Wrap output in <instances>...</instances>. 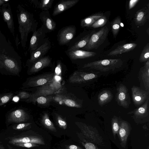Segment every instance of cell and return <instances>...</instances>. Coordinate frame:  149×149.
<instances>
[{
	"label": "cell",
	"mask_w": 149,
	"mask_h": 149,
	"mask_svg": "<svg viewBox=\"0 0 149 149\" xmlns=\"http://www.w3.org/2000/svg\"><path fill=\"white\" fill-rule=\"evenodd\" d=\"M21 59L0 29V68L13 73L18 74L20 71Z\"/></svg>",
	"instance_id": "6da1fadb"
},
{
	"label": "cell",
	"mask_w": 149,
	"mask_h": 149,
	"mask_svg": "<svg viewBox=\"0 0 149 149\" xmlns=\"http://www.w3.org/2000/svg\"><path fill=\"white\" fill-rule=\"evenodd\" d=\"M18 31L20 34V42L24 48L29 33H34L37 29L38 23L35 19L33 14L29 12L20 5H18L17 10Z\"/></svg>",
	"instance_id": "7a4b0ae2"
},
{
	"label": "cell",
	"mask_w": 149,
	"mask_h": 149,
	"mask_svg": "<svg viewBox=\"0 0 149 149\" xmlns=\"http://www.w3.org/2000/svg\"><path fill=\"white\" fill-rule=\"evenodd\" d=\"M109 31L108 28L105 26L101 28L97 32H95L91 36L87 44L82 49L87 51L97 49L106 39Z\"/></svg>",
	"instance_id": "3957f363"
},
{
	"label": "cell",
	"mask_w": 149,
	"mask_h": 149,
	"mask_svg": "<svg viewBox=\"0 0 149 149\" xmlns=\"http://www.w3.org/2000/svg\"><path fill=\"white\" fill-rule=\"evenodd\" d=\"M76 32V28L74 25H70L63 27L59 30L57 35L58 44L65 45L73 38Z\"/></svg>",
	"instance_id": "277c9868"
},
{
	"label": "cell",
	"mask_w": 149,
	"mask_h": 149,
	"mask_svg": "<svg viewBox=\"0 0 149 149\" xmlns=\"http://www.w3.org/2000/svg\"><path fill=\"white\" fill-rule=\"evenodd\" d=\"M77 124L83 134L87 139L98 145H100L103 142L102 137L95 129L86 124Z\"/></svg>",
	"instance_id": "5b68a950"
},
{
	"label": "cell",
	"mask_w": 149,
	"mask_h": 149,
	"mask_svg": "<svg viewBox=\"0 0 149 149\" xmlns=\"http://www.w3.org/2000/svg\"><path fill=\"white\" fill-rule=\"evenodd\" d=\"M47 33L42 25L33 33L28 49L29 52L35 50L43 43L46 39Z\"/></svg>",
	"instance_id": "8992f818"
},
{
	"label": "cell",
	"mask_w": 149,
	"mask_h": 149,
	"mask_svg": "<svg viewBox=\"0 0 149 149\" xmlns=\"http://www.w3.org/2000/svg\"><path fill=\"white\" fill-rule=\"evenodd\" d=\"M0 13L3 20L6 23L9 30L13 35L14 36V22L12 10L9 3H6L1 6L0 8Z\"/></svg>",
	"instance_id": "52a82bcc"
},
{
	"label": "cell",
	"mask_w": 149,
	"mask_h": 149,
	"mask_svg": "<svg viewBox=\"0 0 149 149\" xmlns=\"http://www.w3.org/2000/svg\"><path fill=\"white\" fill-rule=\"evenodd\" d=\"M122 64L120 59H107L95 61L85 64L83 68H110L119 66Z\"/></svg>",
	"instance_id": "ba28073f"
},
{
	"label": "cell",
	"mask_w": 149,
	"mask_h": 149,
	"mask_svg": "<svg viewBox=\"0 0 149 149\" xmlns=\"http://www.w3.org/2000/svg\"><path fill=\"white\" fill-rule=\"evenodd\" d=\"M51 43L48 38H47L43 43L35 50L29 52L30 58L28 59L29 62L32 63L44 56L51 48Z\"/></svg>",
	"instance_id": "9c48e42d"
},
{
	"label": "cell",
	"mask_w": 149,
	"mask_h": 149,
	"mask_svg": "<svg viewBox=\"0 0 149 149\" xmlns=\"http://www.w3.org/2000/svg\"><path fill=\"white\" fill-rule=\"evenodd\" d=\"M39 18L47 33L54 31L56 29V23L51 17L49 11L42 10L39 15Z\"/></svg>",
	"instance_id": "30bf717a"
},
{
	"label": "cell",
	"mask_w": 149,
	"mask_h": 149,
	"mask_svg": "<svg viewBox=\"0 0 149 149\" xmlns=\"http://www.w3.org/2000/svg\"><path fill=\"white\" fill-rule=\"evenodd\" d=\"M54 77L53 73L38 76L31 78L28 82V85L31 87L43 86L52 82Z\"/></svg>",
	"instance_id": "8fae6325"
},
{
	"label": "cell",
	"mask_w": 149,
	"mask_h": 149,
	"mask_svg": "<svg viewBox=\"0 0 149 149\" xmlns=\"http://www.w3.org/2000/svg\"><path fill=\"white\" fill-rule=\"evenodd\" d=\"M79 0H61L54 6L52 15L55 16L72 8L75 5Z\"/></svg>",
	"instance_id": "7c38bea8"
},
{
	"label": "cell",
	"mask_w": 149,
	"mask_h": 149,
	"mask_svg": "<svg viewBox=\"0 0 149 149\" xmlns=\"http://www.w3.org/2000/svg\"><path fill=\"white\" fill-rule=\"evenodd\" d=\"M95 32V31L93 30L78 39H76V40H75L70 45L66 51H70L82 49L87 44L91 36Z\"/></svg>",
	"instance_id": "4fadbf2b"
},
{
	"label": "cell",
	"mask_w": 149,
	"mask_h": 149,
	"mask_svg": "<svg viewBox=\"0 0 149 149\" xmlns=\"http://www.w3.org/2000/svg\"><path fill=\"white\" fill-rule=\"evenodd\" d=\"M9 143L13 145L19 143H30L39 145L45 144V141L42 138L35 136L12 137L9 141Z\"/></svg>",
	"instance_id": "5bb4252c"
},
{
	"label": "cell",
	"mask_w": 149,
	"mask_h": 149,
	"mask_svg": "<svg viewBox=\"0 0 149 149\" xmlns=\"http://www.w3.org/2000/svg\"><path fill=\"white\" fill-rule=\"evenodd\" d=\"M29 118L28 115L24 110L19 109L13 111L9 114L8 121L10 123H20L26 121Z\"/></svg>",
	"instance_id": "9a60e30c"
},
{
	"label": "cell",
	"mask_w": 149,
	"mask_h": 149,
	"mask_svg": "<svg viewBox=\"0 0 149 149\" xmlns=\"http://www.w3.org/2000/svg\"><path fill=\"white\" fill-rule=\"evenodd\" d=\"M52 58L49 56H45L32 63L29 72H37L44 68L48 66L51 63Z\"/></svg>",
	"instance_id": "2e32d148"
},
{
	"label": "cell",
	"mask_w": 149,
	"mask_h": 149,
	"mask_svg": "<svg viewBox=\"0 0 149 149\" xmlns=\"http://www.w3.org/2000/svg\"><path fill=\"white\" fill-rule=\"evenodd\" d=\"M66 54L71 59L76 60L84 58L95 56V52L78 49L70 51H65Z\"/></svg>",
	"instance_id": "e0dca14e"
},
{
	"label": "cell",
	"mask_w": 149,
	"mask_h": 149,
	"mask_svg": "<svg viewBox=\"0 0 149 149\" xmlns=\"http://www.w3.org/2000/svg\"><path fill=\"white\" fill-rule=\"evenodd\" d=\"M130 129L128 124L126 122H122L118 131L119 137L121 146L124 148L126 147L127 138L130 133Z\"/></svg>",
	"instance_id": "ac0fdd59"
},
{
	"label": "cell",
	"mask_w": 149,
	"mask_h": 149,
	"mask_svg": "<svg viewBox=\"0 0 149 149\" xmlns=\"http://www.w3.org/2000/svg\"><path fill=\"white\" fill-rule=\"evenodd\" d=\"M149 9L146 8L137 11L134 17L136 25L139 26L144 25L149 19Z\"/></svg>",
	"instance_id": "d6986e66"
},
{
	"label": "cell",
	"mask_w": 149,
	"mask_h": 149,
	"mask_svg": "<svg viewBox=\"0 0 149 149\" xmlns=\"http://www.w3.org/2000/svg\"><path fill=\"white\" fill-rule=\"evenodd\" d=\"M137 45V44L135 43H131L120 45L111 51L107 55L114 56L130 52L133 50Z\"/></svg>",
	"instance_id": "ffe728a7"
},
{
	"label": "cell",
	"mask_w": 149,
	"mask_h": 149,
	"mask_svg": "<svg viewBox=\"0 0 149 149\" xmlns=\"http://www.w3.org/2000/svg\"><path fill=\"white\" fill-rule=\"evenodd\" d=\"M51 83L39 88L34 94V96H45L54 93L57 88L54 85H51Z\"/></svg>",
	"instance_id": "44dd1931"
},
{
	"label": "cell",
	"mask_w": 149,
	"mask_h": 149,
	"mask_svg": "<svg viewBox=\"0 0 149 149\" xmlns=\"http://www.w3.org/2000/svg\"><path fill=\"white\" fill-rule=\"evenodd\" d=\"M103 15V14H95L82 19L80 25L82 27H88L91 26L98 19Z\"/></svg>",
	"instance_id": "7402d4cb"
},
{
	"label": "cell",
	"mask_w": 149,
	"mask_h": 149,
	"mask_svg": "<svg viewBox=\"0 0 149 149\" xmlns=\"http://www.w3.org/2000/svg\"><path fill=\"white\" fill-rule=\"evenodd\" d=\"M54 1V0H33L31 1L36 8L45 11L52 8Z\"/></svg>",
	"instance_id": "603a6c76"
},
{
	"label": "cell",
	"mask_w": 149,
	"mask_h": 149,
	"mask_svg": "<svg viewBox=\"0 0 149 149\" xmlns=\"http://www.w3.org/2000/svg\"><path fill=\"white\" fill-rule=\"evenodd\" d=\"M41 123L45 127L49 130L54 132L57 131L53 123L50 120L47 113H45L42 116Z\"/></svg>",
	"instance_id": "cb8c5ba5"
},
{
	"label": "cell",
	"mask_w": 149,
	"mask_h": 149,
	"mask_svg": "<svg viewBox=\"0 0 149 149\" xmlns=\"http://www.w3.org/2000/svg\"><path fill=\"white\" fill-rule=\"evenodd\" d=\"M121 20L119 16L115 18L111 23L112 31L114 38H116L120 27Z\"/></svg>",
	"instance_id": "d4e9b609"
},
{
	"label": "cell",
	"mask_w": 149,
	"mask_h": 149,
	"mask_svg": "<svg viewBox=\"0 0 149 149\" xmlns=\"http://www.w3.org/2000/svg\"><path fill=\"white\" fill-rule=\"evenodd\" d=\"M149 43H148L144 47L139 57V61L143 62L149 60Z\"/></svg>",
	"instance_id": "484cf974"
},
{
	"label": "cell",
	"mask_w": 149,
	"mask_h": 149,
	"mask_svg": "<svg viewBox=\"0 0 149 149\" xmlns=\"http://www.w3.org/2000/svg\"><path fill=\"white\" fill-rule=\"evenodd\" d=\"M107 21V19L106 17L105 16L103 15L97 20L91 26L94 28L102 27L106 24Z\"/></svg>",
	"instance_id": "4316f807"
},
{
	"label": "cell",
	"mask_w": 149,
	"mask_h": 149,
	"mask_svg": "<svg viewBox=\"0 0 149 149\" xmlns=\"http://www.w3.org/2000/svg\"><path fill=\"white\" fill-rule=\"evenodd\" d=\"M62 103L70 107L79 108L80 107V105L77 104L74 101L70 99L64 98L62 100Z\"/></svg>",
	"instance_id": "83f0119b"
},
{
	"label": "cell",
	"mask_w": 149,
	"mask_h": 149,
	"mask_svg": "<svg viewBox=\"0 0 149 149\" xmlns=\"http://www.w3.org/2000/svg\"><path fill=\"white\" fill-rule=\"evenodd\" d=\"M13 94L8 93L0 95V106L6 103L12 98Z\"/></svg>",
	"instance_id": "f1b7e54d"
},
{
	"label": "cell",
	"mask_w": 149,
	"mask_h": 149,
	"mask_svg": "<svg viewBox=\"0 0 149 149\" xmlns=\"http://www.w3.org/2000/svg\"><path fill=\"white\" fill-rule=\"evenodd\" d=\"M56 120L57 124L60 127L64 130L67 128V125L66 122L60 115L56 116Z\"/></svg>",
	"instance_id": "f546056e"
},
{
	"label": "cell",
	"mask_w": 149,
	"mask_h": 149,
	"mask_svg": "<svg viewBox=\"0 0 149 149\" xmlns=\"http://www.w3.org/2000/svg\"><path fill=\"white\" fill-rule=\"evenodd\" d=\"M13 145L18 146L27 148H31L38 146V144L30 143H16Z\"/></svg>",
	"instance_id": "4dcf8cb0"
},
{
	"label": "cell",
	"mask_w": 149,
	"mask_h": 149,
	"mask_svg": "<svg viewBox=\"0 0 149 149\" xmlns=\"http://www.w3.org/2000/svg\"><path fill=\"white\" fill-rule=\"evenodd\" d=\"M52 98V97H51L40 96L37 98L36 101L39 104H47L48 102H49Z\"/></svg>",
	"instance_id": "1f68e13d"
},
{
	"label": "cell",
	"mask_w": 149,
	"mask_h": 149,
	"mask_svg": "<svg viewBox=\"0 0 149 149\" xmlns=\"http://www.w3.org/2000/svg\"><path fill=\"white\" fill-rule=\"evenodd\" d=\"M112 129L113 134L115 139L116 134H118L119 130V126L117 121L116 120L113 121L112 125Z\"/></svg>",
	"instance_id": "d6a6232c"
},
{
	"label": "cell",
	"mask_w": 149,
	"mask_h": 149,
	"mask_svg": "<svg viewBox=\"0 0 149 149\" xmlns=\"http://www.w3.org/2000/svg\"><path fill=\"white\" fill-rule=\"evenodd\" d=\"M31 124V123H20L14 125L13 127V129L15 130H22L26 128Z\"/></svg>",
	"instance_id": "836d02e7"
},
{
	"label": "cell",
	"mask_w": 149,
	"mask_h": 149,
	"mask_svg": "<svg viewBox=\"0 0 149 149\" xmlns=\"http://www.w3.org/2000/svg\"><path fill=\"white\" fill-rule=\"evenodd\" d=\"M81 143L86 149H101L92 143L86 142L84 143L81 142Z\"/></svg>",
	"instance_id": "e575fe53"
},
{
	"label": "cell",
	"mask_w": 149,
	"mask_h": 149,
	"mask_svg": "<svg viewBox=\"0 0 149 149\" xmlns=\"http://www.w3.org/2000/svg\"><path fill=\"white\" fill-rule=\"evenodd\" d=\"M62 63L60 61H58L57 65L55 68V72L57 75L60 74L61 72Z\"/></svg>",
	"instance_id": "d590c367"
},
{
	"label": "cell",
	"mask_w": 149,
	"mask_h": 149,
	"mask_svg": "<svg viewBox=\"0 0 149 149\" xmlns=\"http://www.w3.org/2000/svg\"><path fill=\"white\" fill-rule=\"evenodd\" d=\"M17 96L20 98L25 99L29 97L30 96V95L26 92H21L17 94Z\"/></svg>",
	"instance_id": "8d00e7d4"
},
{
	"label": "cell",
	"mask_w": 149,
	"mask_h": 149,
	"mask_svg": "<svg viewBox=\"0 0 149 149\" xmlns=\"http://www.w3.org/2000/svg\"><path fill=\"white\" fill-rule=\"evenodd\" d=\"M139 1V0H130L129 3V9H130L133 8Z\"/></svg>",
	"instance_id": "74e56055"
},
{
	"label": "cell",
	"mask_w": 149,
	"mask_h": 149,
	"mask_svg": "<svg viewBox=\"0 0 149 149\" xmlns=\"http://www.w3.org/2000/svg\"><path fill=\"white\" fill-rule=\"evenodd\" d=\"M95 77V75L93 73H90L86 74L84 77V80H88L94 78Z\"/></svg>",
	"instance_id": "f35d334b"
},
{
	"label": "cell",
	"mask_w": 149,
	"mask_h": 149,
	"mask_svg": "<svg viewBox=\"0 0 149 149\" xmlns=\"http://www.w3.org/2000/svg\"><path fill=\"white\" fill-rule=\"evenodd\" d=\"M66 149H83L80 147L74 145L66 146Z\"/></svg>",
	"instance_id": "ab89813d"
},
{
	"label": "cell",
	"mask_w": 149,
	"mask_h": 149,
	"mask_svg": "<svg viewBox=\"0 0 149 149\" xmlns=\"http://www.w3.org/2000/svg\"><path fill=\"white\" fill-rule=\"evenodd\" d=\"M108 97V95L107 93H104L102 94L100 97V100L103 101L106 100Z\"/></svg>",
	"instance_id": "60d3db41"
},
{
	"label": "cell",
	"mask_w": 149,
	"mask_h": 149,
	"mask_svg": "<svg viewBox=\"0 0 149 149\" xmlns=\"http://www.w3.org/2000/svg\"><path fill=\"white\" fill-rule=\"evenodd\" d=\"M119 99L120 101L124 100L125 98V94L123 92L120 93L118 95Z\"/></svg>",
	"instance_id": "b9f144b4"
},
{
	"label": "cell",
	"mask_w": 149,
	"mask_h": 149,
	"mask_svg": "<svg viewBox=\"0 0 149 149\" xmlns=\"http://www.w3.org/2000/svg\"><path fill=\"white\" fill-rule=\"evenodd\" d=\"M138 111L140 113H145V110L144 108L141 107L139 109Z\"/></svg>",
	"instance_id": "7bdbcfd3"
},
{
	"label": "cell",
	"mask_w": 149,
	"mask_h": 149,
	"mask_svg": "<svg viewBox=\"0 0 149 149\" xmlns=\"http://www.w3.org/2000/svg\"><path fill=\"white\" fill-rule=\"evenodd\" d=\"M7 3V2H6L5 1V0H0V8L3 4H4L6 3Z\"/></svg>",
	"instance_id": "ee69618b"
},
{
	"label": "cell",
	"mask_w": 149,
	"mask_h": 149,
	"mask_svg": "<svg viewBox=\"0 0 149 149\" xmlns=\"http://www.w3.org/2000/svg\"><path fill=\"white\" fill-rule=\"evenodd\" d=\"M135 99L137 101H139L141 100V98L139 96H136L135 97Z\"/></svg>",
	"instance_id": "f6af8a7d"
},
{
	"label": "cell",
	"mask_w": 149,
	"mask_h": 149,
	"mask_svg": "<svg viewBox=\"0 0 149 149\" xmlns=\"http://www.w3.org/2000/svg\"><path fill=\"white\" fill-rule=\"evenodd\" d=\"M13 100L15 102H17L19 100V97L17 96H15L13 98Z\"/></svg>",
	"instance_id": "bcb514c9"
},
{
	"label": "cell",
	"mask_w": 149,
	"mask_h": 149,
	"mask_svg": "<svg viewBox=\"0 0 149 149\" xmlns=\"http://www.w3.org/2000/svg\"><path fill=\"white\" fill-rule=\"evenodd\" d=\"M0 149H5V147L3 146V145L0 142Z\"/></svg>",
	"instance_id": "7dc6e473"
},
{
	"label": "cell",
	"mask_w": 149,
	"mask_h": 149,
	"mask_svg": "<svg viewBox=\"0 0 149 149\" xmlns=\"http://www.w3.org/2000/svg\"><path fill=\"white\" fill-rule=\"evenodd\" d=\"M15 149V148H13V149Z\"/></svg>",
	"instance_id": "c3c4849f"
}]
</instances>
